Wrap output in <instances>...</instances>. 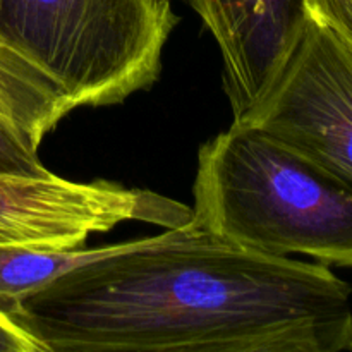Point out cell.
Masks as SVG:
<instances>
[{
	"mask_svg": "<svg viewBox=\"0 0 352 352\" xmlns=\"http://www.w3.org/2000/svg\"><path fill=\"white\" fill-rule=\"evenodd\" d=\"M351 294L329 265L239 246L191 220L103 248L7 316L41 352H340Z\"/></svg>",
	"mask_w": 352,
	"mask_h": 352,
	"instance_id": "obj_1",
	"label": "cell"
},
{
	"mask_svg": "<svg viewBox=\"0 0 352 352\" xmlns=\"http://www.w3.org/2000/svg\"><path fill=\"white\" fill-rule=\"evenodd\" d=\"M192 195V220L222 239L352 268V184L256 127L199 148Z\"/></svg>",
	"mask_w": 352,
	"mask_h": 352,
	"instance_id": "obj_2",
	"label": "cell"
},
{
	"mask_svg": "<svg viewBox=\"0 0 352 352\" xmlns=\"http://www.w3.org/2000/svg\"><path fill=\"white\" fill-rule=\"evenodd\" d=\"M170 0H0V48L69 109L117 105L158 79Z\"/></svg>",
	"mask_w": 352,
	"mask_h": 352,
	"instance_id": "obj_3",
	"label": "cell"
},
{
	"mask_svg": "<svg viewBox=\"0 0 352 352\" xmlns=\"http://www.w3.org/2000/svg\"><path fill=\"white\" fill-rule=\"evenodd\" d=\"M232 124L263 131L352 184V52L309 19L274 85Z\"/></svg>",
	"mask_w": 352,
	"mask_h": 352,
	"instance_id": "obj_4",
	"label": "cell"
},
{
	"mask_svg": "<svg viewBox=\"0 0 352 352\" xmlns=\"http://www.w3.org/2000/svg\"><path fill=\"white\" fill-rule=\"evenodd\" d=\"M192 220V208L146 189L107 181L88 184L55 174H0V244L47 250L82 248L91 234L122 222L174 229Z\"/></svg>",
	"mask_w": 352,
	"mask_h": 352,
	"instance_id": "obj_5",
	"label": "cell"
},
{
	"mask_svg": "<svg viewBox=\"0 0 352 352\" xmlns=\"http://www.w3.org/2000/svg\"><path fill=\"white\" fill-rule=\"evenodd\" d=\"M220 48L234 119L256 105L308 24L305 0H188Z\"/></svg>",
	"mask_w": 352,
	"mask_h": 352,
	"instance_id": "obj_6",
	"label": "cell"
},
{
	"mask_svg": "<svg viewBox=\"0 0 352 352\" xmlns=\"http://www.w3.org/2000/svg\"><path fill=\"white\" fill-rule=\"evenodd\" d=\"M71 112L30 69L0 48V117L16 126L33 146Z\"/></svg>",
	"mask_w": 352,
	"mask_h": 352,
	"instance_id": "obj_7",
	"label": "cell"
},
{
	"mask_svg": "<svg viewBox=\"0 0 352 352\" xmlns=\"http://www.w3.org/2000/svg\"><path fill=\"white\" fill-rule=\"evenodd\" d=\"M102 253L103 248L47 250L26 244H0V311L9 315L24 298Z\"/></svg>",
	"mask_w": 352,
	"mask_h": 352,
	"instance_id": "obj_8",
	"label": "cell"
},
{
	"mask_svg": "<svg viewBox=\"0 0 352 352\" xmlns=\"http://www.w3.org/2000/svg\"><path fill=\"white\" fill-rule=\"evenodd\" d=\"M0 174L47 175L38 148L6 119L0 117Z\"/></svg>",
	"mask_w": 352,
	"mask_h": 352,
	"instance_id": "obj_9",
	"label": "cell"
},
{
	"mask_svg": "<svg viewBox=\"0 0 352 352\" xmlns=\"http://www.w3.org/2000/svg\"><path fill=\"white\" fill-rule=\"evenodd\" d=\"M309 19L327 28L352 52V0H305Z\"/></svg>",
	"mask_w": 352,
	"mask_h": 352,
	"instance_id": "obj_10",
	"label": "cell"
},
{
	"mask_svg": "<svg viewBox=\"0 0 352 352\" xmlns=\"http://www.w3.org/2000/svg\"><path fill=\"white\" fill-rule=\"evenodd\" d=\"M0 352H41V347L6 313L0 311Z\"/></svg>",
	"mask_w": 352,
	"mask_h": 352,
	"instance_id": "obj_11",
	"label": "cell"
},
{
	"mask_svg": "<svg viewBox=\"0 0 352 352\" xmlns=\"http://www.w3.org/2000/svg\"><path fill=\"white\" fill-rule=\"evenodd\" d=\"M342 351H351L352 352V320L349 323V329H347L346 342H344V349Z\"/></svg>",
	"mask_w": 352,
	"mask_h": 352,
	"instance_id": "obj_12",
	"label": "cell"
}]
</instances>
